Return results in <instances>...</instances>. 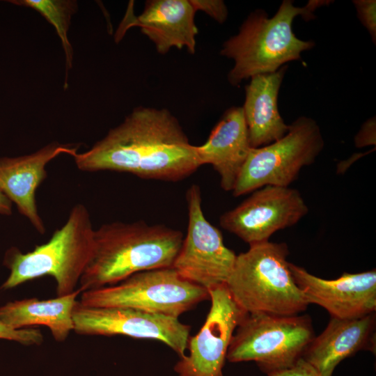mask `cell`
Instances as JSON below:
<instances>
[{"instance_id":"obj_1","label":"cell","mask_w":376,"mask_h":376,"mask_svg":"<svg viewBox=\"0 0 376 376\" xmlns=\"http://www.w3.org/2000/svg\"><path fill=\"white\" fill-rule=\"evenodd\" d=\"M81 171H116L176 182L201 164L178 120L166 109L139 107L85 152L72 156Z\"/></svg>"},{"instance_id":"obj_2","label":"cell","mask_w":376,"mask_h":376,"mask_svg":"<svg viewBox=\"0 0 376 376\" xmlns=\"http://www.w3.org/2000/svg\"><path fill=\"white\" fill-rule=\"evenodd\" d=\"M184 237L180 230L143 221L103 224L94 231L93 255L79 288L82 292L116 284L139 272L172 267Z\"/></svg>"},{"instance_id":"obj_3","label":"cell","mask_w":376,"mask_h":376,"mask_svg":"<svg viewBox=\"0 0 376 376\" xmlns=\"http://www.w3.org/2000/svg\"><path fill=\"white\" fill-rule=\"evenodd\" d=\"M329 1H309L304 7H296L284 0L272 17L258 9L249 15L237 34L222 45L220 54L234 61L228 74L229 83L239 86L252 77L277 71L285 63L301 58V53L312 49L315 42L297 38L292 31L294 19L301 15L313 18V11Z\"/></svg>"},{"instance_id":"obj_4","label":"cell","mask_w":376,"mask_h":376,"mask_svg":"<svg viewBox=\"0 0 376 376\" xmlns=\"http://www.w3.org/2000/svg\"><path fill=\"white\" fill-rule=\"evenodd\" d=\"M94 231L86 206L74 205L65 223L47 242L27 253L16 247L6 251L3 265L10 274L1 289L10 290L49 275L56 281L57 297L73 292L92 257Z\"/></svg>"},{"instance_id":"obj_5","label":"cell","mask_w":376,"mask_h":376,"mask_svg":"<svg viewBox=\"0 0 376 376\" xmlns=\"http://www.w3.org/2000/svg\"><path fill=\"white\" fill-rule=\"evenodd\" d=\"M288 253L285 243L266 241L237 255L226 285L244 312L294 315L307 308L309 304L290 269Z\"/></svg>"},{"instance_id":"obj_6","label":"cell","mask_w":376,"mask_h":376,"mask_svg":"<svg viewBox=\"0 0 376 376\" xmlns=\"http://www.w3.org/2000/svg\"><path fill=\"white\" fill-rule=\"evenodd\" d=\"M314 337L308 315L247 314L233 335L226 359L253 361L268 374L297 363Z\"/></svg>"},{"instance_id":"obj_7","label":"cell","mask_w":376,"mask_h":376,"mask_svg":"<svg viewBox=\"0 0 376 376\" xmlns=\"http://www.w3.org/2000/svg\"><path fill=\"white\" fill-rule=\"evenodd\" d=\"M203 288L182 278L173 267L135 273L112 285L81 292L89 307H123L175 318L209 299Z\"/></svg>"},{"instance_id":"obj_8","label":"cell","mask_w":376,"mask_h":376,"mask_svg":"<svg viewBox=\"0 0 376 376\" xmlns=\"http://www.w3.org/2000/svg\"><path fill=\"white\" fill-rule=\"evenodd\" d=\"M324 145L317 123L306 116L299 117L279 140L251 148L232 191L233 196L267 185L289 187L303 167L315 162Z\"/></svg>"},{"instance_id":"obj_9","label":"cell","mask_w":376,"mask_h":376,"mask_svg":"<svg viewBox=\"0 0 376 376\" xmlns=\"http://www.w3.org/2000/svg\"><path fill=\"white\" fill-rule=\"evenodd\" d=\"M186 198L187 234L172 267L184 279L209 292L226 284L237 255L225 246L221 231L206 219L199 186L189 187Z\"/></svg>"},{"instance_id":"obj_10","label":"cell","mask_w":376,"mask_h":376,"mask_svg":"<svg viewBox=\"0 0 376 376\" xmlns=\"http://www.w3.org/2000/svg\"><path fill=\"white\" fill-rule=\"evenodd\" d=\"M73 331L79 335H123L162 342L180 357L185 355L190 327L178 318L123 307H89L79 301L72 313Z\"/></svg>"},{"instance_id":"obj_11","label":"cell","mask_w":376,"mask_h":376,"mask_svg":"<svg viewBox=\"0 0 376 376\" xmlns=\"http://www.w3.org/2000/svg\"><path fill=\"white\" fill-rule=\"evenodd\" d=\"M308 212L298 190L267 185L224 213L219 224L250 245L269 241L275 232L295 225Z\"/></svg>"},{"instance_id":"obj_12","label":"cell","mask_w":376,"mask_h":376,"mask_svg":"<svg viewBox=\"0 0 376 376\" xmlns=\"http://www.w3.org/2000/svg\"><path fill=\"white\" fill-rule=\"evenodd\" d=\"M211 306L200 331L189 336L184 355L174 366L179 376H224L233 335L247 315L235 303L226 285L209 292Z\"/></svg>"},{"instance_id":"obj_13","label":"cell","mask_w":376,"mask_h":376,"mask_svg":"<svg viewBox=\"0 0 376 376\" xmlns=\"http://www.w3.org/2000/svg\"><path fill=\"white\" fill-rule=\"evenodd\" d=\"M297 285L308 304L326 309L331 318L353 319L376 310V272H344L340 277L327 280L310 274L304 268L289 264Z\"/></svg>"},{"instance_id":"obj_14","label":"cell","mask_w":376,"mask_h":376,"mask_svg":"<svg viewBox=\"0 0 376 376\" xmlns=\"http://www.w3.org/2000/svg\"><path fill=\"white\" fill-rule=\"evenodd\" d=\"M78 149L79 145L51 142L29 155L0 158V190L40 234L45 233V226L38 213L36 193L47 178L45 167L57 156H72Z\"/></svg>"},{"instance_id":"obj_15","label":"cell","mask_w":376,"mask_h":376,"mask_svg":"<svg viewBox=\"0 0 376 376\" xmlns=\"http://www.w3.org/2000/svg\"><path fill=\"white\" fill-rule=\"evenodd\" d=\"M196 13L189 0H149L139 16L126 15L123 31L140 27L160 54H167L173 47L186 48L194 54L198 32Z\"/></svg>"},{"instance_id":"obj_16","label":"cell","mask_w":376,"mask_h":376,"mask_svg":"<svg viewBox=\"0 0 376 376\" xmlns=\"http://www.w3.org/2000/svg\"><path fill=\"white\" fill-rule=\"evenodd\" d=\"M375 313L353 319L331 318L305 350L302 359L321 376H331L336 366L361 350L375 345Z\"/></svg>"},{"instance_id":"obj_17","label":"cell","mask_w":376,"mask_h":376,"mask_svg":"<svg viewBox=\"0 0 376 376\" xmlns=\"http://www.w3.org/2000/svg\"><path fill=\"white\" fill-rule=\"evenodd\" d=\"M251 148L242 107H233L196 151L201 166L211 164L220 177L221 187L233 191Z\"/></svg>"},{"instance_id":"obj_18","label":"cell","mask_w":376,"mask_h":376,"mask_svg":"<svg viewBox=\"0 0 376 376\" xmlns=\"http://www.w3.org/2000/svg\"><path fill=\"white\" fill-rule=\"evenodd\" d=\"M288 65L252 77L245 87L242 107L251 148L270 144L288 131L278 109V95Z\"/></svg>"},{"instance_id":"obj_19","label":"cell","mask_w":376,"mask_h":376,"mask_svg":"<svg viewBox=\"0 0 376 376\" xmlns=\"http://www.w3.org/2000/svg\"><path fill=\"white\" fill-rule=\"evenodd\" d=\"M81 293L78 288L68 295L50 299L9 301L0 307V321L15 329L45 325L55 340L63 342L73 331L72 313Z\"/></svg>"},{"instance_id":"obj_20","label":"cell","mask_w":376,"mask_h":376,"mask_svg":"<svg viewBox=\"0 0 376 376\" xmlns=\"http://www.w3.org/2000/svg\"><path fill=\"white\" fill-rule=\"evenodd\" d=\"M9 2L34 9L55 28L65 53V79L64 88H66L68 86V72L72 68L73 58V50L68 40V32L72 16L77 10V1L70 0H17L9 1Z\"/></svg>"},{"instance_id":"obj_21","label":"cell","mask_w":376,"mask_h":376,"mask_svg":"<svg viewBox=\"0 0 376 376\" xmlns=\"http://www.w3.org/2000/svg\"><path fill=\"white\" fill-rule=\"evenodd\" d=\"M0 339L15 341L24 345H40L44 337L38 328L31 327L15 329L0 321Z\"/></svg>"},{"instance_id":"obj_22","label":"cell","mask_w":376,"mask_h":376,"mask_svg":"<svg viewBox=\"0 0 376 376\" xmlns=\"http://www.w3.org/2000/svg\"><path fill=\"white\" fill-rule=\"evenodd\" d=\"M357 16L362 25L367 29L372 41L376 42V1L354 0Z\"/></svg>"},{"instance_id":"obj_23","label":"cell","mask_w":376,"mask_h":376,"mask_svg":"<svg viewBox=\"0 0 376 376\" xmlns=\"http://www.w3.org/2000/svg\"><path fill=\"white\" fill-rule=\"evenodd\" d=\"M196 12L201 10L206 13L217 22L222 24L228 17V8L221 0H189Z\"/></svg>"},{"instance_id":"obj_24","label":"cell","mask_w":376,"mask_h":376,"mask_svg":"<svg viewBox=\"0 0 376 376\" xmlns=\"http://www.w3.org/2000/svg\"><path fill=\"white\" fill-rule=\"evenodd\" d=\"M268 376H321L317 370L302 358L291 367L272 372Z\"/></svg>"},{"instance_id":"obj_25","label":"cell","mask_w":376,"mask_h":376,"mask_svg":"<svg viewBox=\"0 0 376 376\" xmlns=\"http://www.w3.org/2000/svg\"><path fill=\"white\" fill-rule=\"evenodd\" d=\"M375 117L367 120L354 137V144L357 148L375 145Z\"/></svg>"},{"instance_id":"obj_26","label":"cell","mask_w":376,"mask_h":376,"mask_svg":"<svg viewBox=\"0 0 376 376\" xmlns=\"http://www.w3.org/2000/svg\"><path fill=\"white\" fill-rule=\"evenodd\" d=\"M10 200L0 190V214L10 216L12 214Z\"/></svg>"}]
</instances>
